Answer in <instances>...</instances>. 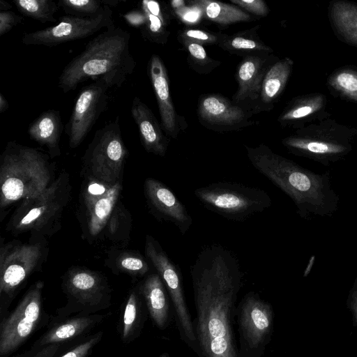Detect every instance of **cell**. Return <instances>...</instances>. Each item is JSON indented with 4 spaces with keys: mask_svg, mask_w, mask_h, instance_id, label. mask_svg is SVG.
I'll return each mask as SVG.
<instances>
[{
    "mask_svg": "<svg viewBox=\"0 0 357 357\" xmlns=\"http://www.w3.org/2000/svg\"><path fill=\"white\" fill-rule=\"evenodd\" d=\"M197 331L204 357H236L230 311L242 273L237 259L219 245L204 249L192 266Z\"/></svg>",
    "mask_w": 357,
    "mask_h": 357,
    "instance_id": "cell-1",
    "label": "cell"
},
{
    "mask_svg": "<svg viewBox=\"0 0 357 357\" xmlns=\"http://www.w3.org/2000/svg\"><path fill=\"white\" fill-rule=\"evenodd\" d=\"M246 150L252 166L291 199L302 218L331 216L336 212L340 198L329 172L314 173L264 144L246 146Z\"/></svg>",
    "mask_w": 357,
    "mask_h": 357,
    "instance_id": "cell-2",
    "label": "cell"
},
{
    "mask_svg": "<svg viewBox=\"0 0 357 357\" xmlns=\"http://www.w3.org/2000/svg\"><path fill=\"white\" fill-rule=\"evenodd\" d=\"M130 42V33L122 28L114 25L106 29L64 67L58 86L68 93L88 79H100L110 88L121 87L136 67Z\"/></svg>",
    "mask_w": 357,
    "mask_h": 357,
    "instance_id": "cell-3",
    "label": "cell"
},
{
    "mask_svg": "<svg viewBox=\"0 0 357 357\" xmlns=\"http://www.w3.org/2000/svg\"><path fill=\"white\" fill-rule=\"evenodd\" d=\"M50 178L45 155L10 142L1 158V208L40 193L49 186Z\"/></svg>",
    "mask_w": 357,
    "mask_h": 357,
    "instance_id": "cell-4",
    "label": "cell"
},
{
    "mask_svg": "<svg viewBox=\"0 0 357 357\" xmlns=\"http://www.w3.org/2000/svg\"><path fill=\"white\" fill-rule=\"evenodd\" d=\"M195 195L208 210L236 221H243L272 204L264 190L231 182L211 183L196 189Z\"/></svg>",
    "mask_w": 357,
    "mask_h": 357,
    "instance_id": "cell-5",
    "label": "cell"
},
{
    "mask_svg": "<svg viewBox=\"0 0 357 357\" xmlns=\"http://www.w3.org/2000/svg\"><path fill=\"white\" fill-rule=\"evenodd\" d=\"M128 153L116 117L96 131L84 155V163L95 179L114 185L119 182Z\"/></svg>",
    "mask_w": 357,
    "mask_h": 357,
    "instance_id": "cell-6",
    "label": "cell"
},
{
    "mask_svg": "<svg viewBox=\"0 0 357 357\" xmlns=\"http://www.w3.org/2000/svg\"><path fill=\"white\" fill-rule=\"evenodd\" d=\"M68 195L67 181L60 176L40 193L22 200L9 227L16 233L43 228L61 212Z\"/></svg>",
    "mask_w": 357,
    "mask_h": 357,
    "instance_id": "cell-7",
    "label": "cell"
},
{
    "mask_svg": "<svg viewBox=\"0 0 357 357\" xmlns=\"http://www.w3.org/2000/svg\"><path fill=\"white\" fill-rule=\"evenodd\" d=\"M114 25L112 11L108 7L103 13L95 17L70 15L60 17L56 25L24 34L22 42L26 45L53 47L85 38Z\"/></svg>",
    "mask_w": 357,
    "mask_h": 357,
    "instance_id": "cell-8",
    "label": "cell"
},
{
    "mask_svg": "<svg viewBox=\"0 0 357 357\" xmlns=\"http://www.w3.org/2000/svg\"><path fill=\"white\" fill-rule=\"evenodd\" d=\"M109 88L105 81L100 79L85 86L79 93L65 127L70 148L75 149L80 145L106 109Z\"/></svg>",
    "mask_w": 357,
    "mask_h": 357,
    "instance_id": "cell-9",
    "label": "cell"
},
{
    "mask_svg": "<svg viewBox=\"0 0 357 357\" xmlns=\"http://www.w3.org/2000/svg\"><path fill=\"white\" fill-rule=\"evenodd\" d=\"M43 283L38 282L26 293L0 328V356L17 349L33 332L40 315Z\"/></svg>",
    "mask_w": 357,
    "mask_h": 357,
    "instance_id": "cell-10",
    "label": "cell"
},
{
    "mask_svg": "<svg viewBox=\"0 0 357 357\" xmlns=\"http://www.w3.org/2000/svg\"><path fill=\"white\" fill-rule=\"evenodd\" d=\"M145 250L148 259L169 291L186 337L190 341H195L192 324L183 297L181 274L178 266L162 250L159 243L149 235L146 238Z\"/></svg>",
    "mask_w": 357,
    "mask_h": 357,
    "instance_id": "cell-11",
    "label": "cell"
},
{
    "mask_svg": "<svg viewBox=\"0 0 357 357\" xmlns=\"http://www.w3.org/2000/svg\"><path fill=\"white\" fill-rule=\"evenodd\" d=\"M41 255L39 244H17L1 247V294L11 296L38 265Z\"/></svg>",
    "mask_w": 357,
    "mask_h": 357,
    "instance_id": "cell-12",
    "label": "cell"
},
{
    "mask_svg": "<svg viewBox=\"0 0 357 357\" xmlns=\"http://www.w3.org/2000/svg\"><path fill=\"white\" fill-rule=\"evenodd\" d=\"M144 192L148 203L160 218L173 223L182 234L188 231L192 219L185 206L167 185L155 178H147Z\"/></svg>",
    "mask_w": 357,
    "mask_h": 357,
    "instance_id": "cell-13",
    "label": "cell"
},
{
    "mask_svg": "<svg viewBox=\"0 0 357 357\" xmlns=\"http://www.w3.org/2000/svg\"><path fill=\"white\" fill-rule=\"evenodd\" d=\"M148 73L157 99L162 124L174 138L178 133L176 113L169 93V79L161 59L153 54L149 62Z\"/></svg>",
    "mask_w": 357,
    "mask_h": 357,
    "instance_id": "cell-14",
    "label": "cell"
},
{
    "mask_svg": "<svg viewBox=\"0 0 357 357\" xmlns=\"http://www.w3.org/2000/svg\"><path fill=\"white\" fill-rule=\"evenodd\" d=\"M131 114L137 126L142 143L149 153L164 156L168 141L149 107L138 97H135Z\"/></svg>",
    "mask_w": 357,
    "mask_h": 357,
    "instance_id": "cell-15",
    "label": "cell"
},
{
    "mask_svg": "<svg viewBox=\"0 0 357 357\" xmlns=\"http://www.w3.org/2000/svg\"><path fill=\"white\" fill-rule=\"evenodd\" d=\"M241 310V321L245 337L250 347H257L269 330L270 307L259 298L249 296Z\"/></svg>",
    "mask_w": 357,
    "mask_h": 357,
    "instance_id": "cell-16",
    "label": "cell"
},
{
    "mask_svg": "<svg viewBox=\"0 0 357 357\" xmlns=\"http://www.w3.org/2000/svg\"><path fill=\"white\" fill-rule=\"evenodd\" d=\"M121 185L118 182L112 185L102 194H84L87 211V226L91 236H96L107 223L119 199Z\"/></svg>",
    "mask_w": 357,
    "mask_h": 357,
    "instance_id": "cell-17",
    "label": "cell"
},
{
    "mask_svg": "<svg viewBox=\"0 0 357 357\" xmlns=\"http://www.w3.org/2000/svg\"><path fill=\"white\" fill-rule=\"evenodd\" d=\"M66 286L68 293L79 303L95 306L100 303L105 290L96 273L86 269H73L68 273Z\"/></svg>",
    "mask_w": 357,
    "mask_h": 357,
    "instance_id": "cell-18",
    "label": "cell"
},
{
    "mask_svg": "<svg viewBox=\"0 0 357 357\" xmlns=\"http://www.w3.org/2000/svg\"><path fill=\"white\" fill-rule=\"evenodd\" d=\"M64 126L59 111L49 109L39 115L29 126V137L47 147L52 157L61 154L59 142Z\"/></svg>",
    "mask_w": 357,
    "mask_h": 357,
    "instance_id": "cell-19",
    "label": "cell"
},
{
    "mask_svg": "<svg viewBox=\"0 0 357 357\" xmlns=\"http://www.w3.org/2000/svg\"><path fill=\"white\" fill-rule=\"evenodd\" d=\"M283 144L292 152L316 160L324 165L340 159L349 150L347 145L337 142L303 137H289Z\"/></svg>",
    "mask_w": 357,
    "mask_h": 357,
    "instance_id": "cell-20",
    "label": "cell"
},
{
    "mask_svg": "<svg viewBox=\"0 0 357 357\" xmlns=\"http://www.w3.org/2000/svg\"><path fill=\"white\" fill-rule=\"evenodd\" d=\"M199 114L204 121L220 125H235L245 119V112L241 107L216 95L201 100Z\"/></svg>",
    "mask_w": 357,
    "mask_h": 357,
    "instance_id": "cell-21",
    "label": "cell"
},
{
    "mask_svg": "<svg viewBox=\"0 0 357 357\" xmlns=\"http://www.w3.org/2000/svg\"><path fill=\"white\" fill-rule=\"evenodd\" d=\"M262 65L263 61L258 57L248 58L241 64L237 73L238 90L235 95L236 101L258 98L264 79Z\"/></svg>",
    "mask_w": 357,
    "mask_h": 357,
    "instance_id": "cell-22",
    "label": "cell"
},
{
    "mask_svg": "<svg viewBox=\"0 0 357 357\" xmlns=\"http://www.w3.org/2000/svg\"><path fill=\"white\" fill-rule=\"evenodd\" d=\"M150 314L159 327H163L167 319L168 303L162 280L158 274L149 275L142 285Z\"/></svg>",
    "mask_w": 357,
    "mask_h": 357,
    "instance_id": "cell-23",
    "label": "cell"
},
{
    "mask_svg": "<svg viewBox=\"0 0 357 357\" xmlns=\"http://www.w3.org/2000/svg\"><path fill=\"white\" fill-rule=\"evenodd\" d=\"M293 66V61L285 58L273 65L264 77L261 97L264 102L274 100L284 89Z\"/></svg>",
    "mask_w": 357,
    "mask_h": 357,
    "instance_id": "cell-24",
    "label": "cell"
},
{
    "mask_svg": "<svg viewBox=\"0 0 357 357\" xmlns=\"http://www.w3.org/2000/svg\"><path fill=\"white\" fill-rule=\"evenodd\" d=\"M331 17L339 32L357 45V6L344 1L335 2L331 8Z\"/></svg>",
    "mask_w": 357,
    "mask_h": 357,
    "instance_id": "cell-25",
    "label": "cell"
},
{
    "mask_svg": "<svg viewBox=\"0 0 357 357\" xmlns=\"http://www.w3.org/2000/svg\"><path fill=\"white\" fill-rule=\"evenodd\" d=\"M195 3L202 9L207 18L221 24H229L250 19L248 13L234 6L211 0L196 1Z\"/></svg>",
    "mask_w": 357,
    "mask_h": 357,
    "instance_id": "cell-26",
    "label": "cell"
},
{
    "mask_svg": "<svg viewBox=\"0 0 357 357\" xmlns=\"http://www.w3.org/2000/svg\"><path fill=\"white\" fill-rule=\"evenodd\" d=\"M13 3L24 16L41 23L57 22L55 17L59 8L57 2L52 0H14Z\"/></svg>",
    "mask_w": 357,
    "mask_h": 357,
    "instance_id": "cell-27",
    "label": "cell"
},
{
    "mask_svg": "<svg viewBox=\"0 0 357 357\" xmlns=\"http://www.w3.org/2000/svg\"><path fill=\"white\" fill-rule=\"evenodd\" d=\"M93 324L91 317L72 319L50 331L42 338L40 345L57 343L71 339L84 332Z\"/></svg>",
    "mask_w": 357,
    "mask_h": 357,
    "instance_id": "cell-28",
    "label": "cell"
},
{
    "mask_svg": "<svg viewBox=\"0 0 357 357\" xmlns=\"http://www.w3.org/2000/svg\"><path fill=\"white\" fill-rule=\"evenodd\" d=\"M57 4L67 15L82 17H97L109 7L105 0H59Z\"/></svg>",
    "mask_w": 357,
    "mask_h": 357,
    "instance_id": "cell-29",
    "label": "cell"
},
{
    "mask_svg": "<svg viewBox=\"0 0 357 357\" xmlns=\"http://www.w3.org/2000/svg\"><path fill=\"white\" fill-rule=\"evenodd\" d=\"M141 11L144 15V23L140 27L149 35H158L163 31L165 20L160 6L155 1L144 0L141 2Z\"/></svg>",
    "mask_w": 357,
    "mask_h": 357,
    "instance_id": "cell-30",
    "label": "cell"
},
{
    "mask_svg": "<svg viewBox=\"0 0 357 357\" xmlns=\"http://www.w3.org/2000/svg\"><path fill=\"white\" fill-rule=\"evenodd\" d=\"M329 84L342 94L357 101V72L341 70L332 75Z\"/></svg>",
    "mask_w": 357,
    "mask_h": 357,
    "instance_id": "cell-31",
    "label": "cell"
},
{
    "mask_svg": "<svg viewBox=\"0 0 357 357\" xmlns=\"http://www.w3.org/2000/svg\"><path fill=\"white\" fill-rule=\"evenodd\" d=\"M322 105V97L317 96L289 109L280 117V119L290 121L307 116L319 110Z\"/></svg>",
    "mask_w": 357,
    "mask_h": 357,
    "instance_id": "cell-32",
    "label": "cell"
},
{
    "mask_svg": "<svg viewBox=\"0 0 357 357\" xmlns=\"http://www.w3.org/2000/svg\"><path fill=\"white\" fill-rule=\"evenodd\" d=\"M139 312L138 299L136 294L132 292L126 304L123 320V338H128L132 333L137 321Z\"/></svg>",
    "mask_w": 357,
    "mask_h": 357,
    "instance_id": "cell-33",
    "label": "cell"
},
{
    "mask_svg": "<svg viewBox=\"0 0 357 357\" xmlns=\"http://www.w3.org/2000/svg\"><path fill=\"white\" fill-rule=\"evenodd\" d=\"M118 266L135 275H143L149 269L147 262L141 255L132 253L121 255L118 259Z\"/></svg>",
    "mask_w": 357,
    "mask_h": 357,
    "instance_id": "cell-34",
    "label": "cell"
},
{
    "mask_svg": "<svg viewBox=\"0 0 357 357\" xmlns=\"http://www.w3.org/2000/svg\"><path fill=\"white\" fill-rule=\"evenodd\" d=\"M22 21L23 17L13 11L0 12V36L7 33Z\"/></svg>",
    "mask_w": 357,
    "mask_h": 357,
    "instance_id": "cell-35",
    "label": "cell"
},
{
    "mask_svg": "<svg viewBox=\"0 0 357 357\" xmlns=\"http://www.w3.org/2000/svg\"><path fill=\"white\" fill-rule=\"evenodd\" d=\"M231 2L257 15L264 16L268 13L266 4L261 0H231Z\"/></svg>",
    "mask_w": 357,
    "mask_h": 357,
    "instance_id": "cell-36",
    "label": "cell"
},
{
    "mask_svg": "<svg viewBox=\"0 0 357 357\" xmlns=\"http://www.w3.org/2000/svg\"><path fill=\"white\" fill-rule=\"evenodd\" d=\"M176 13L187 22H196L203 13L202 9L197 4L191 7H183L176 10Z\"/></svg>",
    "mask_w": 357,
    "mask_h": 357,
    "instance_id": "cell-37",
    "label": "cell"
},
{
    "mask_svg": "<svg viewBox=\"0 0 357 357\" xmlns=\"http://www.w3.org/2000/svg\"><path fill=\"white\" fill-rule=\"evenodd\" d=\"M100 337V335L98 334L96 337L77 346L61 357H85L91 349L98 342Z\"/></svg>",
    "mask_w": 357,
    "mask_h": 357,
    "instance_id": "cell-38",
    "label": "cell"
},
{
    "mask_svg": "<svg viewBox=\"0 0 357 357\" xmlns=\"http://www.w3.org/2000/svg\"><path fill=\"white\" fill-rule=\"evenodd\" d=\"M231 46L236 50H266V47L263 46L255 40L245 38L243 37H236L231 41Z\"/></svg>",
    "mask_w": 357,
    "mask_h": 357,
    "instance_id": "cell-39",
    "label": "cell"
},
{
    "mask_svg": "<svg viewBox=\"0 0 357 357\" xmlns=\"http://www.w3.org/2000/svg\"><path fill=\"white\" fill-rule=\"evenodd\" d=\"M185 36L197 40L211 43L215 40V37L208 33L201 31V30H195L190 29L188 30L185 32Z\"/></svg>",
    "mask_w": 357,
    "mask_h": 357,
    "instance_id": "cell-40",
    "label": "cell"
},
{
    "mask_svg": "<svg viewBox=\"0 0 357 357\" xmlns=\"http://www.w3.org/2000/svg\"><path fill=\"white\" fill-rule=\"evenodd\" d=\"M188 50L192 56L197 60H205L207 55L204 48L199 43H190L188 45Z\"/></svg>",
    "mask_w": 357,
    "mask_h": 357,
    "instance_id": "cell-41",
    "label": "cell"
},
{
    "mask_svg": "<svg viewBox=\"0 0 357 357\" xmlns=\"http://www.w3.org/2000/svg\"><path fill=\"white\" fill-rule=\"evenodd\" d=\"M58 346L56 344H50L39 351L33 357H52L56 351Z\"/></svg>",
    "mask_w": 357,
    "mask_h": 357,
    "instance_id": "cell-42",
    "label": "cell"
},
{
    "mask_svg": "<svg viewBox=\"0 0 357 357\" xmlns=\"http://www.w3.org/2000/svg\"><path fill=\"white\" fill-rule=\"evenodd\" d=\"M315 259H316L315 255H312L310 257L308 262L307 264V266L304 270L303 277L307 276L308 274L310 273V271H312V268L314 266Z\"/></svg>",
    "mask_w": 357,
    "mask_h": 357,
    "instance_id": "cell-43",
    "label": "cell"
},
{
    "mask_svg": "<svg viewBox=\"0 0 357 357\" xmlns=\"http://www.w3.org/2000/svg\"><path fill=\"white\" fill-rule=\"evenodd\" d=\"M9 107L8 102L3 95L0 93V113L6 112Z\"/></svg>",
    "mask_w": 357,
    "mask_h": 357,
    "instance_id": "cell-44",
    "label": "cell"
},
{
    "mask_svg": "<svg viewBox=\"0 0 357 357\" xmlns=\"http://www.w3.org/2000/svg\"><path fill=\"white\" fill-rule=\"evenodd\" d=\"M12 6L4 0H0V12L8 11L11 9Z\"/></svg>",
    "mask_w": 357,
    "mask_h": 357,
    "instance_id": "cell-45",
    "label": "cell"
},
{
    "mask_svg": "<svg viewBox=\"0 0 357 357\" xmlns=\"http://www.w3.org/2000/svg\"><path fill=\"white\" fill-rule=\"evenodd\" d=\"M171 5L177 10L185 6V1L183 0H174L171 2Z\"/></svg>",
    "mask_w": 357,
    "mask_h": 357,
    "instance_id": "cell-46",
    "label": "cell"
},
{
    "mask_svg": "<svg viewBox=\"0 0 357 357\" xmlns=\"http://www.w3.org/2000/svg\"><path fill=\"white\" fill-rule=\"evenodd\" d=\"M160 357H168V356H167V354H163V355L160 356Z\"/></svg>",
    "mask_w": 357,
    "mask_h": 357,
    "instance_id": "cell-47",
    "label": "cell"
}]
</instances>
